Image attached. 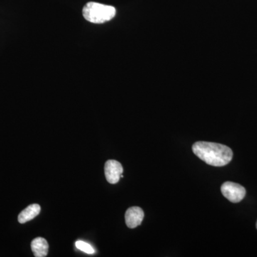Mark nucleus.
<instances>
[{
	"label": "nucleus",
	"mask_w": 257,
	"mask_h": 257,
	"mask_svg": "<svg viewBox=\"0 0 257 257\" xmlns=\"http://www.w3.org/2000/svg\"><path fill=\"white\" fill-rule=\"evenodd\" d=\"M123 167L121 163L116 160L106 161L104 166V174L106 181L109 183L114 184L119 182L123 173Z\"/></svg>",
	"instance_id": "nucleus-4"
},
{
	"label": "nucleus",
	"mask_w": 257,
	"mask_h": 257,
	"mask_svg": "<svg viewBox=\"0 0 257 257\" xmlns=\"http://www.w3.org/2000/svg\"><path fill=\"white\" fill-rule=\"evenodd\" d=\"M41 211V207L39 204H34L28 206L26 209H24L18 216V221L20 224H25L28 221L32 220L36 217Z\"/></svg>",
	"instance_id": "nucleus-7"
},
{
	"label": "nucleus",
	"mask_w": 257,
	"mask_h": 257,
	"mask_svg": "<svg viewBox=\"0 0 257 257\" xmlns=\"http://www.w3.org/2000/svg\"><path fill=\"white\" fill-rule=\"evenodd\" d=\"M221 192L224 197L232 203L241 202L246 195V189L234 182H226L221 185Z\"/></svg>",
	"instance_id": "nucleus-3"
},
{
	"label": "nucleus",
	"mask_w": 257,
	"mask_h": 257,
	"mask_svg": "<svg viewBox=\"0 0 257 257\" xmlns=\"http://www.w3.org/2000/svg\"><path fill=\"white\" fill-rule=\"evenodd\" d=\"M256 229H257V222H256Z\"/></svg>",
	"instance_id": "nucleus-10"
},
{
	"label": "nucleus",
	"mask_w": 257,
	"mask_h": 257,
	"mask_svg": "<svg viewBox=\"0 0 257 257\" xmlns=\"http://www.w3.org/2000/svg\"><path fill=\"white\" fill-rule=\"evenodd\" d=\"M75 245L79 250L84 251V252L89 253V254H92V253L95 252L92 246L89 244V243L84 242V241H77Z\"/></svg>",
	"instance_id": "nucleus-8"
},
{
	"label": "nucleus",
	"mask_w": 257,
	"mask_h": 257,
	"mask_svg": "<svg viewBox=\"0 0 257 257\" xmlns=\"http://www.w3.org/2000/svg\"><path fill=\"white\" fill-rule=\"evenodd\" d=\"M83 17L87 21L94 24H102L110 21L116 15V9L110 5L89 2L84 7Z\"/></svg>",
	"instance_id": "nucleus-2"
},
{
	"label": "nucleus",
	"mask_w": 257,
	"mask_h": 257,
	"mask_svg": "<svg viewBox=\"0 0 257 257\" xmlns=\"http://www.w3.org/2000/svg\"><path fill=\"white\" fill-rule=\"evenodd\" d=\"M144 211L143 209L138 207L128 208L125 213V221L126 226L130 229H134L142 224L144 219Z\"/></svg>",
	"instance_id": "nucleus-5"
},
{
	"label": "nucleus",
	"mask_w": 257,
	"mask_h": 257,
	"mask_svg": "<svg viewBox=\"0 0 257 257\" xmlns=\"http://www.w3.org/2000/svg\"><path fill=\"white\" fill-rule=\"evenodd\" d=\"M32 252L35 256H47L49 251V244L46 239L42 237H37L32 240L31 243Z\"/></svg>",
	"instance_id": "nucleus-6"
},
{
	"label": "nucleus",
	"mask_w": 257,
	"mask_h": 257,
	"mask_svg": "<svg viewBox=\"0 0 257 257\" xmlns=\"http://www.w3.org/2000/svg\"><path fill=\"white\" fill-rule=\"evenodd\" d=\"M192 150L200 160L214 167H223L232 160V150L219 143L197 142L193 145Z\"/></svg>",
	"instance_id": "nucleus-1"
},
{
	"label": "nucleus",
	"mask_w": 257,
	"mask_h": 257,
	"mask_svg": "<svg viewBox=\"0 0 257 257\" xmlns=\"http://www.w3.org/2000/svg\"><path fill=\"white\" fill-rule=\"evenodd\" d=\"M123 177H124V176H123L122 175H121V178H123Z\"/></svg>",
	"instance_id": "nucleus-9"
}]
</instances>
